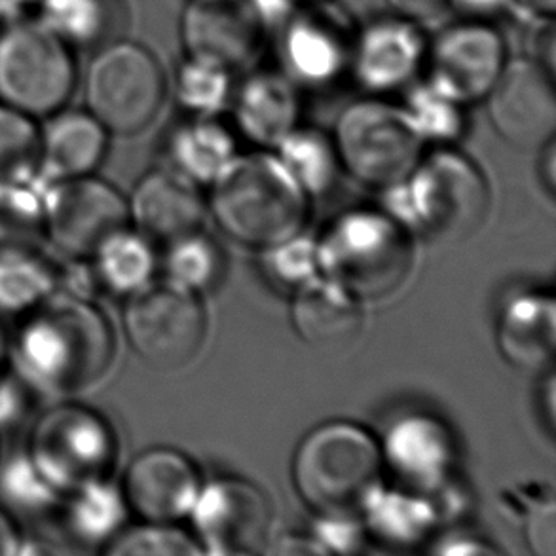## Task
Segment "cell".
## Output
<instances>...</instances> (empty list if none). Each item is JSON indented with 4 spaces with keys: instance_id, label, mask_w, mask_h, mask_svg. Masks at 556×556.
I'll return each instance as SVG.
<instances>
[{
    "instance_id": "17",
    "label": "cell",
    "mask_w": 556,
    "mask_h": 556,
    "mask_svg": "<svg viewBox=\"0 0 556 556\" xmlns=\"http://www.w3.org/2000/svg\"><path fill=\"white\" fill-rule=\"evenodd\" d=\"M129 511L144 522L172 525L185 519L200 494L194 464L174 448H149L129 464L121 484Z\"/></svg>"
},
{
    "instance_id": "9",
    "label": "cell",
    "mask_w": 556,
    "mask_h": 556,
    "mask_svg": "<svg viewBox=\"0 0 556 556\" xmlns=\"http://www.w3.org/2000/svg\"><path fill=\"white\" fill-rule=\"evenodd\" d=\"M332 143L340 164L357 181L388 188L420 162L421 141L401 106L365 99L340 113Z\"/></svg>"
},
{
    "instance_id": "4",
    "label": "cell",
    "mask_w": 556,
    "mask_h": 556,
    "mask_svg": "<svg viewBox=\"0 0 556 556\" xmlns=\"http://www.w3.org/2000/svg\"><path fill=\"white\" fill-rule=\"evenodd\" d=\"M319 274L357 301H380L405 283L410 233L386 211H348L317 241Z\"/></svg>"
},
{
    "instance_id": "35",
    "label": "cell",
    "mask_w": 556,
    "mask_h": 556,
    "mask_svg": "<svg viewBox=\"0 0 556 556\" xmlns=\"http://www.w3.org/2000/svg\"><path fill=\"white\" fill-rule=\"evenodd\" d=\"M40 129L29 114L0 103V185L37 181Z\"/></svg>"
},
{
    "instance_id": "13",
    "label": "cell",
    "mask_w": 556,
    "mask_h": 556,
    "mask_svg": "<svg viewBox=\"0 0 556 556\" xmlns=\"http://www.w3.org/2000/svg\"><path fill=\"white\" fill-rule=\"evenodd\" d=\"M270 515L268 500L253 482L217 479L200 489L188 517L203 553L251 555L268 540Z\"/></svg>"
},
{
    "instance_id": "6",
    "label": "cell",
    "mask_w": 556,
    "mask_h": 556,
    "mask_svg": "<svg viewBox=\"0 0 556 556\" xmlns=\"http://www.w3.org/2000/svg\"><path fill=\"white\" fill-rule=\"evenodd\" d=\"M23 451L65 496L86 482L111 477L118 441L103 414L80 403H63L38 418Z\"/></svg>"
},
{
    "instance_id": "32",
    "label": "cell",
    "mask_w": 556,
    "mask_h": 556,
    "mask_svg": "<svg viewBox=\"0 0 556 556\" xmlns=\"http://www.w3.org/2000/svg\"><path fill=\"white\" fill-rule=\"evenodd\" d=\"M466 106L428 78L408 90L401 109L421 141L451 144L466 131Z\"/></svg>"
},
{
    "instance_id": "33",
    "label": "cell",
    "mask_w": 556,
    "mask_h": 556,
    "mask_svg": "<svg viewBox=\"0 0 556 556\" xmlns=\"http://www.w3.org/2000/svg\"><path fill=\"white\" fill-rule=\"evenodd\" d=\"M45 241L42 185L38 181L0 185V249H42Z\"/></svg>"
},
{
    "instance_id": "1",
    "label": "cell",
    "mask_w": 556,
    "mask_h": 556,
    "mask_svg": "<svg viewBox=\"0 0 556 556\" xmlns=\"http://www.w3.org/2000/svg\"><path fill=\"white\" fill-rule=\"evenodd\" d=\"M22 317L10 340V365L29 388L76 393L111 369L113 329L93 302L58 291Z\"/></svg>"
},
{
    "instance_id": "34",
    "label": "cell",
    "mask_w": 556,
    "mask_h": 556,
    "mask_svg": "<svg viewBox=\"0 0 556 556\" xmlns=\"http://www.w3.org/2000/svg\"><path fill=\"white\" fill-rule=\"evenodd\" d=\"M177 99L188 113L215 118L233 98L232 71L213 61L188 55L177 71Z\"/></svg>"
},
{
    "instance_id": "25",
    "label": "cell",
    "mask_w": 556,
    "mask_h": 556,
    "mask_svg": "<svg viewBox=\"0 0 556 556\" xmlns=\"http://www.w3.org/2000/svg\"><path fill=\"white\" fill-rule=\"evenodd\" d=\"M359 509L367 535L397 549L420 545L441 525L431 497L408 486L383 489L378 482Z\"/></svg>"
},
{
    "instance_id": "48",
    "label": "cell",
    "mask_w": 556,
    "mask_h": 556,
    "mask_svg": "<svg viewBox=\"0 0 556 556\" xmlns=\"http://www.w3.org/2000/svg\"><path fill=\"white\" fill-rule=\"evenodd\" d=\"M37 0H0V27L22 20L23 14L29 10Z\"/></svg>"
},
{
    "instance_id": "20",
    "label": "cell",
    "mask_w": 556,
    "mask_h": 556,
    "mask_svg": "<svg viewBox=\"0 0 556 556\" xmlns=\"http://www.w3.org/2000/svg\"><path fill=\"white\" fill-rule=\"evenodd\" d=\"M128 207L129 220L152 245L198 232L205 215L198 185L169 167L144 175Z\"/></svg>"
},
{
    "instance_id": "26",
    "label": "cell",
    "mask_w": 556,
    "mask_h": 556,
    "mask_svg": "<svg viewBox=\"0 0 556 556\" xmlns=\"http://www.w3.org/2000/svg\"><path fill=\"white\" fill-rule=\"evenodd\" d=\"M55 513L71 542L105 549L126 527L129 507L121 484L109 477L71 490Z\"/></svg>"
},
{
    "instance_id": "51",
    "label": "cell",
    "mask_w": 556,
    "mask_h": 556,
    "mask_svg": "<svg viewBox=\"0 0 556 556\" xmlns=\"http://www.w3.org/2000/svg\"><path fill=\"white\" fill-rule=\"evenodd\" d=\"M8 365H10V340L0 327V370L7 369Z\"/></svg>"
},
{
    "instance_id": "41",
    "label": "cell",
    "mask_w": 556,
    "mask_h": 556,
    "mask_svg": "<svg viewBox=\"0 0 556 556\" xmlns=\"http://www.w3.org/2000/svg\"><path fill=\"white\" fill-rule=\"evenodd\" d=\"M309 540L324 555H355L363 549L367 532L354 513H319Z\"/></svg>"
},
{
    "instance_id": "45",
    "label": "cell",
    "mask_w": 556,
    "mask_h": 556,
    "mask_svg": "<svg viewBox=\"0 0 556 556\" xmlns=\"http://www.w3.org/2000/svg\"><path fill=\"white\" fill-rule=\"evenodd\" d=\"M433 553L448 556L494 555L496 549L490 547L486 543H482L481 540H477V538H471V535L452 534L446 535L444 540L437 543L435 547H433Z\"/></svg>"
},
{
    "instance_id": "30",
    "label": "cell",
    "mask_w": 556,
    "mask_h": 556,
    "mask_svg": "<svg viewBox=\"0 0 556 556\" xmlns=\"http://www.w3.org/2000/svg\"><path fill=\"white\" fill-rule=\"evenodd\" d=\"M60 287V268L38 248L0 249V314L25 316Z\"/></svg>"
},
{
    "instance_id": "40",
    "label": "cell",
    "mask_w": 556,
    "mask_h": 556,
    "mask_svg": "<svg viewBox=\"0 0 556 556\" xmlns=\"http://www.w3.org/2000/svg\"><path fill=\"white\" fill-rule=\"evenodd\" d=\"M103 553L113 556H177L200 555L203 551L194 540L172 525L147 522L139 528H124Z\"/></svg>"
},
{
    "instance_id": "28",
    "label": "cell",
    "mask_w": 556,
    "mask_h": 556,
    "mask_svg": "<svg viewBox=\"0 0 556 556\" xmlns=\"http://www.w3.org/2000/svg\"><path fill=\"white\" fill-rule=\"evenodd\" d=\"M169 169L195 185H211L236 156V143L228 129L213 118L194 116L172 131L167 139Z\"/></svg>"
},
{
    "instance_id": "37",
    "label": "cell",
    "mask_w": 556,
    "mask_h": 556,
    "mask_svg": "<svg viewBox=\"0 0 556 556\" xmlns=\"http://www.w3.org/2000/svg\"><path fill=\"white\" fill-rule=\"evenodd\" d=\"M0 496L8 507L25 515L55 513L65 497L46 481L25 451L12 456L0 469Z\"/></svg>"
},
{
    "instance_id": "12",
    "label": "cell",
    "mask_w": 556,
    "mask_h": 556,
    "mask_svg": "<svg viewBox=\"0 0 556 556\" xmlns=\"http://www.w3.org/2000/svg\"><path fill=\"white\" fill-rule=\"evenodd\" d=\"M489 121L505 143L540 149L556 129L555 75L532 58L507 60L486 96Z\"/></svg>"
},
{
    "instance_id": "31",
    "label": "cell",
    "mask_w": 556,
    "mask_h": 556,
    "mask_svg": "<svg viewBox=\"0 0 556 556\" xmlns=\"http://www.w3.org/2000/svg\"><path fill=\"white\" fill-rule=\"evenodd\" d=\"M278 160L306 195H321L332 187L340 160L331 137L312 128H294L278 144Z\"/></svg>"
},
{
    "instance_id": "22",
    "label": "cell",
    "mask_w": 556,
    "mask_h": 556,
    "mask_svg": "<svg viewBox=\"0 0 556 556\" xmlns=\"http://www.w3.org/2000/svg\"><path fill=\"white\" fill-rule=\"evenodd\" d=\"M291 321L304 344L319 352H334L359 337L363 314L355 296L319 276L294 291Z\"/></svg>"
},
{
    "instance_id": "19",
    "label": "cell",
    "mask_w": 556,
    "mask_h": 556,
    "mask_svg": "<svg viewBox=\"0 0 556 556\" xmlns=\"http://www.w3.org/2000/svg\"><path fill=\"white\" fill-rule=\"evenodd\" d=\"M382 462L408 489L431 492L452 477L456 444L444 421L431 414H406L393 421L380 446Z\"/></svg>"
},
{
    "instance_id": "21",
    "label": "cell",
    "mask_w": 556,
    "mask_h": 556,
    "mask_svg": "<svg viewBox=\"0 0 556 556\" xmlns=\"http://www.w3.org/2000/svg\"><path fill=\"white\" fill-rule=\"evenodd\" d=\"M109 149V131L90 111L50 114L40 129V185L96 174Z\"/></svg>"
},
{
    "instance_id": "47",
    "label": "cell",
    "mask_w": 556,
    "mask_h": 556,
    "mask_svg": "<svg viewBox=\"0 0 556 556\" xmlns=\"http://www.w3.org/2000/svg\"><path fill=\"white\" fill-rule=\"evenodd\" d=\"M511 0H451V8H458L467 17L486 20L509 7Z\"/></svg>"
},
{
    "instance_id": "36",
    "label": "cell",
    "mask_w": 556,
    "mask_h": 556,
    "mask_svg": "<svg viewBox=\"0 0 556 556\" xmlns=\"http://www.w3.org/2000/svg\"><path fill=\"white\" fill-rule=\"evenodd\" d=\"M164 270L167 281L187 289L190 293H203L220 278L223 255L217 243L198 230L167 243Z\"/></svg>"
},
{
    "instance_id": "23",
    "label": "cell",
    "mask_w": 556,
    "mask_h": 556,
    "mask_svg": "<svg viewBox=\"0 0 556 556\" xmlns=\"http://www.w3.org/2000/svg\"><path fill=\"white\" fill-rule=\"evenodd\" d=\"M497 348L515 369L540 372L553 363L556 308L551 294L522 293L505 304L497 319Z\"/></svg>"
},
{
    "instance_id": "15",
    "label": "cell",
    "mask_w": 556,
    "mask_h": 556,
    "mask_svg": "<svg viewBox=\"0 0 556 556\" xmlns=\"http://www.w3.org/2000/svg\"><path fill=\"white\" fill-rule=\"evenodd\" d=\"M331 0L296 10L281 25V61L294 84L327 86L350 68L352 17Z\"/></svg>"
},
{
    "instance_id": "14",
    "label": "cell",
    "mask_w": 556,
    "mask_h": 556,
    "mask_svg": "<svg viewBox=\"0 0 556 556\" xmlns=\"http://www.w3.org/2000/svg\"><path fill=\"white\" fill-rule=\"evenodd\" d=\"M507 63L505 40L484 20L469 17L439 33L429 50V80L464 105L489 96Z\"/></svg>"
},
{
    "instance_id": "43",
    "label": "cell",
    "mask_w": 556,
    "mask_h": 556,
    "mask_svg": "<svg viewBox=\"0 0 556 556\" xmlns=\"http://www.w3.org/2000/svg\"><path fill=\"white\" fill-rule=\"evenodd\" d=\"M399 17L413 23H429L441 20L451 8V0H388Z\"/></svg>"
},
{
    "instance_id": "42",
    "label": "cell",
    "mask_w": 556,
    "mask_h": 556,
    "mask_svg": "<svg viewBox=\"0 0 556 556\" xmlns=\"http://www.w3.org/2000/svg\"><path fill=\"white\" fill-rule=\"evenodd\" d=\"M29 410V386L23 382L12 365L0 370V429L12 428Z\"/></svg>"
},
{
    "instance_id": "24",
    "label": "cell",
    "mask_w": 556,
    "mask_h": 556,
    "mask_svg": "<svg viewBox=\"0 0 556 556\" xmlns=\"http://www.w3.org/2000/svg\"><path fill=\"white\" fill-rule=\"evenodd\" d=\"M236 124L249 141L276 147L296 128L301 101L293 80L276 71L248 76L233 96Z\"/></svg>"
},
{
    "instance_id": "11",
    "label": "cell",
    "mask_w": 556,
    "mask_h": 556,
    "mask_svg": "<svg viewBox=\"0 0 556 556\" xmlns=\"http://www.w3.org/2000/svg\"><path fill=\"white\" fill-rule=\"evenodd\" d=\"M46 241L68 258H90L103 241L129 226L128 200L93 175L42 185Z\"/></svg>"
},
{
    "instance_id": "10",
    "label": "cell",
    "mask_w": 556,
    "mask_h": 556,
    "mask_svg": "<svg viewBox=\"0 0 556 556\" xmlns=\"http://www.w3.org/2000/svg\"><path fill=\"white\" fill-rule=\"evenodd\" d=\"M128 299L124 329L139 359L162 372L187 367L207 332L205 312L195 293L166 279L151 281Z\"/></svg>"
},
{
    "instance_id": "49",
    "label": "cell",
    "mask_w": 556,
    "mask_h": 556,
    "mask_svg": "<svg viewBox=\"0 0 556 556\" xmlns=\"http://www.w3.org/2000/svg\"><path fill=\"white\" fill-rule=\"evenodd\" d=\"M527 15L540 17V20H553L556 0H511Z\"/></svg>"
},
{
    "instance_id": "8",
    "label": "cell",
    "mask_w": 556,
    "mask_h": 556,
    "mask_svg": "<svg viewBox=\"0 0 556 556\" xmlns=\"http://www.w3.org/2000/svg\"><path fill=\"white\" fill-rule=\"evenodd\" d=\"M86 103L106 131L136 136L151 126L166 98V76L144 46L114 40L99 48L84 80Z\"/></svg>"
},
{
    "instance_id": "18",
    "label": "cell",
    "mask_w": 556,
    "mask_h": 556,
    "mask_svg": "<svg viewBox=\"0 0 556 556\" xmlns=\"http://www.w3.org/2000/svg\"><path fill=\"white\" fill-rule=\"evenodd\" d=\"M188 55L236 71L253 63L264 27L243 0H192L181 20Z\"/></svg>"
},
{
    "instance_id": "16",
    "label": "cell",
    "mask_w": 556,
    "mask_h": 556,
    "mask_svg": "<svg viewBox=\"0 0 556 556\" xmlns=\"http://www.w3.org/2000/svg\"><path fill=\"white\" fill-rule=\"evenodd\" d=\"M428 55L418 23L376 17L365 23L352 46L350 71L363 90L390 93L413 83Z\"/></svg>"
},
{
    "instance_id": "27",
    "label": "cell",
    "mask_w": 556,
    "mask_h": 556,
    "mask_svg": "<svg viewBox=\"0 0 556 556\" xmlns=\"http://www.w3.org/2000/svg\"><path fill=\"white\" fill-rule=\"evenodd\" d=\"M38 22L73 50H99L126 29L122 0H37Z\"/></svg>"
},
{
    "instance_id": "7",
    "label": "cell",
    "mask_w": 556,
    "mask_h": 556,
    "mask_svg": "<svg viewBox=\"0 0 556 556\" xmlns=\"http://www.w3.org/2000/svg\"><path fill=\"white\" fill-rule=\"evenodd\" d=\"M76 84L73 50L40 22L0 27V103L33 118L67 105Z\"/></svg>"
},
{
    "instance_id": "39",
    "label": "cell",
    "mask_w": 556,
    "mask_h": 556,
    "mask_svg": "<svg viewBox=\"0 0 556 556\" xmlns=\"http://www.w3.org/2000/svg\"><path fill=\"white\" fill-rule=\"evenodd\" d=\"M261 266L274 286L294 293L299 287L321 276L317 241L296 233L278 245L263 249Z\"/></svg>"
},
{
    "instance_id": "2",
    "label": "cell",
    "mask_w": 556,
    "mask_h": 556,
    "mask_svg": "<svg viewBox=\"0 0 556 556\" xmlns=\"http://www.w3.org/2000/svg\"><path fill=\"white\" fill-rule=\"evenodd\" d=\"M383 211L406 232L437 243L471 238L489 213V185L471 160L439 149L403 181L383 188Z\"/></svg>"
},
{
    "instance_id": "44",
    "label": "cell",
    "mask_w": 556,
    "mask_h": 556,
    "mask_svg": "<svg viewBox=\"0 0 556 556\" xmlns=\"http://www.w3.org/2000/svg\"><path fill=\"white\" fill-rule=\"evenodd\" d=\"M256 20L266 27H281L301 4L296 0H243Z\"/></svg>"
},
{
    "instance_id": "3",
    "label": "cell",
    "mask_w": 556,
    "mask_h": 556,
    "mask_svg": "<svg viewBox=\"0 0 556 556\" xmlns=\"http://www.w3.org/2000/svg\"><path fill=\"white\" fill-rule=\"evenodd\" d=\"M210 207L228 238L263 251L301 233L308 195L278 156L255 152L233 156L211 182Z\"/></svg>"
},
{
    "instance_id": "38",
    "label": "cell",
    "mask_w": 556,
    "mask_h": 556,
    "mask_svg": "<svg viewBox=\"0 0 556 556\" xmlns=\"http://www.w3.org/2000/svg\"><path fill=\"white\" fill-rule=\"evenodd\" d=\"M505 500L515 519L519 520L530 553L535 556H555L556 505L553 492L543 486L517 490Z\"/></svg>"
},
{
    "instance_id": "50",
    "label": "cell",
    "mask_w": 556,
    "mask_h": 556,
    "mask_svg": "<svg viewBox=\"0 0 556 556\" xmlns=\"http://www.w3.org/2000/svg\"><path fill=\"white\" fill-rule=\"evenodd\" d=\"M556 149L555 141H549V143L545 144V181H547V187H549L551 194H553V190H555L556 185Z\"/></svg>"
},
{
    "instance_id": "46",
    "label": "cell",
    "mask_w": 556,
    "mask_h": 556,
    "mask_svg": "<svg viewBox=\"0 0 556 556\" xmlns=\"http://www.w3.org/2000/svg\"><path fill=\"white\" fill-rule=\"evenodd\" d=\"M27 542L15 525L12 513L0 507V556L25 555Z\"/></svg>"
},
{
    "instance_id": "52",
    "label": "cell",
    "mask_w": 556,
    "mask_h": 556,
    "mask_svg": "<svg viewBox=\"0 0 556 556\" xmlns=\"http://www.w3.org/2000/svg\"><path fill=\"white\" fill-rule=\"evenodd\" d=\"M316 2H325V0H296V4H316Z\"/></svg>"
},
{
    "instance_id": "29",
    "label": "cell",
    "mask_w": 556,
    "mask_h": 556,
    "mask_svg": "<svg viewBox=\"0 0 556 556\" xmlns=\"http://www.w3.org/2000/svg\"><path fill=\"white\" fill-rule=\"evenodd\" d=\"M90 261L99 291L131 296L149 286L156 270V255L151 241L129 226L109 236Z\"/></svg>"
},
{
    "instance_id": "5",
    "label": "cell",
    "mask_w": 556,
    "mask_h": 556,
    "mask_svg": "<svg viewBox=\"0 0 556 556\" xmlns=\"http://www.w3.org/2000/svg\"><path fill=\"white\" fill-rule=\"evenodd\" d=\"M380 446L350 421L312 429L294 452L293 481L302 502L319 513H355L380 482Z\"/></svg>"
}]
</instances>
